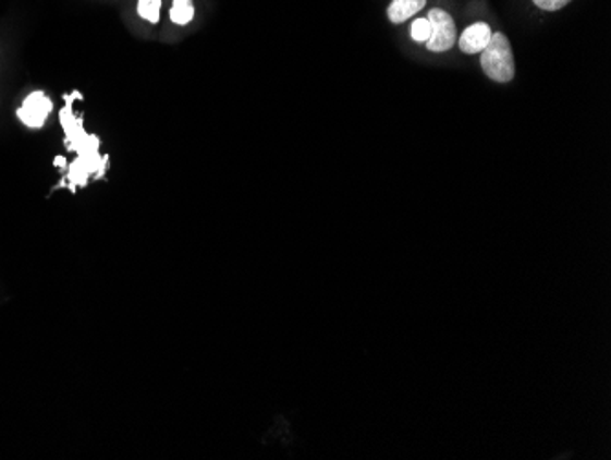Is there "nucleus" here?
I'll list each match as a JSON object with an SVG mask.
<instances>
[{"mask_svg":"<svg viewBox=\"0 0 611 460\" xmlns=\"http://www.w3.org/2000/svg\"><path fill=\"white\" fill-rule=\"evenodd\" d=\"M63 125L66 129V138H69V144L75 145V150L80 153L81 160L75 161L77 166L72 167V173H70V179L74 180V185L85 184L86 174L94 173L98 171L101 167V160L98 156V145H91L88 147V142H90V136L85 138L83 136V129H81V121L75 120V114L72 112L70 107L63 110Z\"/></svg>","mask_w":611,"mask_h":460,"instance_id":"f257e3e1","label":"nucleus"},{"mask_svg":"<svg viewBox=\"0 0 611 460\" xmlns=\"http://www.w3.org/2000/svg\"><path fill=\"white\" fill-rule=\"evenodd\" d=\"M481 69L497 83H509L514 77L513 48L503 34H492L489 45L481 50Z\"/></svg>","mask_w":611,"mask_h":460,"instance_id":"f03ea898","label":"nucleus"},{"mask_svg":"<svg viewBox=\"0 0 611 460\" xmlns=\"http://www.w3.org/2000/svg\"><path fill=\"white\" fill-rule=\"evenodd\" d=\"M430 37L427 40V48L430 52H447L456 43V24L454 19L443 10H430L429 17Z\"/></svg>","mask_w":611,"mask_h":460,"instance_id":"7ed1b4c3","label":"nucleus"},{"mask_svg":"<svg viewBox=\"0 0 611 460\" xmlns=\"http://www.w3.org/2000/svg\"><path fill=\"white\" fill-rule=\"evenodd\" d=\"M52 110V99L48 98L45 93L37 90V93H32L28 98L24 99L23 107L17 110V116L26 128L40 129L45 125Z\"/></svg>","mask_w":611,"mask_h":460,"instance_id":"20e7f679","label":"nucleus"},{"mask_svg":"<svg viewBox=\"0 0 611 460\" xmlns=\"http://www.w3.org/2000/svg\"><path fill=\"white\" fill-rule=\"evenodd\" d=\"M492 32L489 28V24L476 23L473 26H468L465 32H463L462 37H460V50L463 53H480L484 48L489 45L491 40Z\"/></svg>","mask_w":611,"mask_h":460,"instance_id":"39448f33","label":"nucleus"},{"mask_svg":"<svg viewBox=\"0 0 611 460\" xmlns=\"http://www.w3.org/2000/svg\"><path fill=\"white\" fill-rule=\"evenodd\" d=\"M427 0H392L389 7V19L394 24L405 23L406 19L414 17L421 12Z\"/></svg>","mask_w":611,"mask_h":460,"instance_id":"423d86ee","label":"nucleus"},{"mask_svg":"<svg viewBox=\"0 0 611 460\" xmlns=\"http://www.w3.org/2000/svg\"><path fill=\"white\" fill-rule=\"evenodd\" d=\"M193 17H195V8H193L191 0H174L171 10L172 23L185 26V24H190L193 21Z\"/></svg>","mask_w":611,"mask_h":460,"instance_id":"0eeeda50","label":"nucleus"},{"mask_svg":"<svg viewBox=\"0 0 611 460\" xmlns=\"http://www.w3.org/2000/svg\"><path fill=\"white\" fill-rule=\"evenodd\" d=\"M160 12L161 0H139V2H137V13H139V17H144L145 21H149V23H160Z\"/></svg>","mask_w":611,"mask_h":460,"instance_id":"6e6552de","label":"nucleus"},{"mask_svg":"<svg viewBox=\"0 0 611 460\" xmlns=\"http://www.w3.org/2000/svg\"><path fill=\"white\" fill-rule=\"evenodd\" d=\"M412 39L416 43H427L430 37V24L427 19H416L411 28Z\"/></svg>","mask_w":611,"mask_h":460,"instance_id":"1a4fd4ad","label":"nucleus"},{"mask_svg":"<svg viewBox=\"0 0 611 460\" xmlns=\"http://www.w3.org/2000/svg\"><path fill=\"white\" fill-rule=\"evenodd\" d=\"M543 12H559L562 8L567 7L572 0H533Z\"/></svg>","mask_w":611,"mask_h":460,"instance_id":"9d476101","label":"nucleus"}]
</instances>
